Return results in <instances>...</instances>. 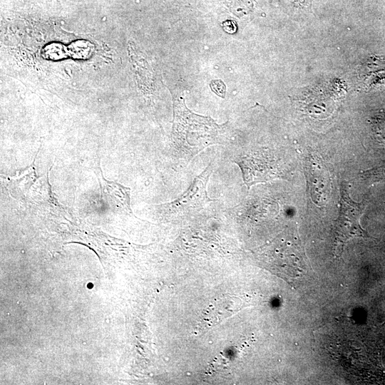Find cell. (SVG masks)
Returning <instances> with one entry per match:
<instances>
[{"label":"cell","mask_w":385,"mask_h":385,"mask_svg":"<svg viewBox=\"0 0 385 385\" xmlns=\"http://www.w3.org/2000/svg\"><path fill=\"white\" fill-rule=\"evenodd\" d=\"M220 128L211 118L190 112L183 100L174 101L173 139L175 148L187 157H193L217 143Z\"/></svg>","instance_id":"cell-1"},{"label":"cell","mask_w":385,"mask_h":385,"mask_svg":"<svg viewBox=\"0 0 385 385\" xmlns=\"http://www.w3.org/2000/svg\"><path fill=\"white\" fill-rule=\"evenodd\" d=\"M339 212L334 227V252L340 256L346 242L353 237H367V232L360 224V218L366 205L363 200L354 201L349 192L348 184L343 181L340 186Z\"/></svg>","instance_id":"cell-2"},{"label":"cell","mask_w":385,"mask_h":385,"mask_svg":"<svg viewBox=\"0 0 385 385\" xmlns=\"http://www.w3.org/2000/svg\"><path fill=\"white\" fill-rule=\"evenodd\" d=\"M212 171L211 165H209L179 198L161 206L164 211L175 214L199 210L207 203L214 201L208 197L206 192V185Z\"/></svg>","instance_id":"cell-3"},{"label":"cell","mask_w":385,"mask_h":385,"mask_svg":"<svg viewBox=\"0 0 385 385\" xmlns=\"http://www.w3.org/2000/svg\"><path fill=\"white\" fill-rule=\"evenodd\" d=\"M236 163L242 169L243 179L248 188L257 183L272 180L277 175L273 164L262 157L245 156Z\"/></svg>","instance_id":"cell-4"},{"label":"cell","mask_w":385,"mask_h":385,"mask_svg":"<svg viewBox=\"0 0 385 385\" xmlns=\"http://www.w3.org/2000/svg\"><path fill=\"white\" fill-rule=\"evenodd\" d=\"M96 173L99 181L102 198L105 200L112 210L132 214L130 188L105 179L99 165L96 170Z\"/></svg>","instance_id":"cell-5"},{"label":"cell","mask_w":385,"mask_h":385,"mask_svg":"<svg viewBox=\"0 0 385 385\" xmlns=\"http://www.w3.org/2000/svg\"><path fill=\"white\" fill-rule=\"evenodd\" d=\"M93 49V45L86 40L75 41L68 46V55L75 59L88 58Z\"/></svg>","instance_id":"cell-6"},{"label":"cell","mask_w":385,"mask_h":385,"mask_svg":"<svg viewBox=\"0 0 385 385\" xmlns=\"http://www.w3.org/2000/svg\"><path fill=\"white\" fill-rule=\"evenodd\" d=\"M43 56L49 60H60L68 55V47L59 43L47 45L43 50Z\"/></svg>","instance_id":"cell-7"},{"label":"cell","mask_w":385,"mask_h":385,"mask_svg":"<svg viewBox=\"0 0 385 385\" xmlns=\"http://www.w3.org/2000/svg\"><path fill=\"white\" fill-rule=\"evenodd\" d=\"M230 11L238 17L249 14L253 9L252 0H227Z\"/></svg>","instance_id":"cell-8"},{"label":"cell","mask_w":385,"mask_h":385,"mask_svg":"<svg viewBox=\"0 0 385 385\" xmlns=\"http://www.w3.org/2000/svg\"><path fill=\"white\" fill-rule=\"evenodd\" d=\"M361 176L369 183L385 182V162L374 168L365 170Z\"/></svg>","instance_id":"cell-9"},{"label":"cell","mask_w":385,"mask_h":385,"mask_svg":"<svg viewBox=\"0 0 385 385\" xmlns=\"http://www.w3.org/2000/svg\"><path fill=\"white\" fill-rule=\"evenodd\" d=\"M210 87L216 94L222 98L225 97V86L221 81H212Z\"/></svg>","instance_id":"cell-10"},{"label":"cell","mask_w":385,"mask_h":385,"mask_svg":"<svg viewBox=\"0 0 385 385\" xmlns=\"http://www.w3.org/2000/svg\"><path fill=\"white\" fill-rule=\"evenodd\" d=\"M222 25V28L227 32L233 33L237 29L235 23L230 20L225 21Z\"/></svg>","instance_id":"cell-11"}]
</instances>
